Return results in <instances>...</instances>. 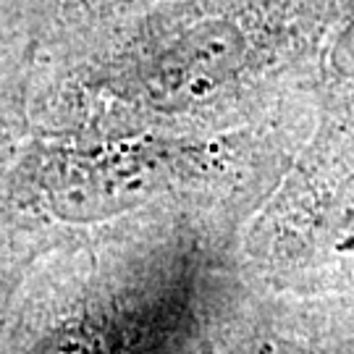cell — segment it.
<instances>
[{"label":"cell","instance_id":"1","mask_svg":"<svg viewBox=\"0 0 354 354\" xmlns=\"http://www.w3.org/2000/svg\"><path fill=\"white\" fill-rule=\"evenodd\" d=\"M0 354H205L189 289L160 252L137 250L82 279L19 297Z\"/></svg>","mask_w":354,"mask_h":354},{"label":"cell","instance_id":"3","mask_svg":"<svg viewBox=\"0 0 354 354\" xmlns=\"http://www.w3.org/2000/svg\"><path fill=\"white\" fill-rule=\"evenodd\" d=\"M16 299H19V281L13 279L11 268H0V346L6 339V330L11 326Z\"/></svg>","mask_w":354,"mask_h":354},{"label":"cell","instance_id":"2","mask_svg":"<svg viewBox=\"0 0 354 354\" xmlns=\"http://www.w3.org/2000/svg\"><path fill=\"white\" fill-rule=\"evenodd\" d=\"M223 354H328L320 346H313L291 336H281V333H257V336H247L241 344L226 349Z\"/></svg>","mask_w":354,"mask_h":354}]
</instances>
